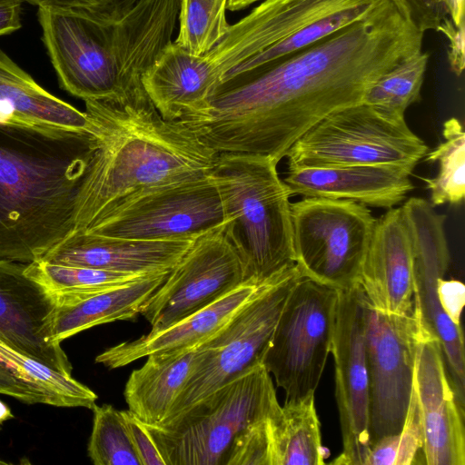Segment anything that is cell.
<instances>
[{
    "instance_id": "obj_22",
    "label": "cell",
    "mask_w": 465,
    "mask_h": 465,
    "mask_svg": "<svg viewBox=\"0 0 465 465\" xmlns=\"http://www.w3.org/2000/svg\"><path fill=\"white\" fill-rule=\"evenodd\" d=\"M262 282L246 280L214 302L162 331H150L136 340L108 348L96 356L95 361L116 369L150 354L196 348L223 326L252 298Z\"/></svg>"
},
{
    "instance_id": "obj_16",
    "label": "cell",
    "mask_w": 465,
    "mask_h": 465,
    "mask_svg": "<svg viewBox=\"0 0 465 465\" xmlns=\"http://www.w3.org/2000/svg\"><path fill=\"white\" fill-rule=\"evenodd\" d=\"M331 353L342 451L333 464L365 465L370 450L364 300L359 285L339 290Z\"/></svg>"
},
{
    "instance_id": "obj_28",
    "label": "cell",
    "mask_w": 465,
    "mask_h": 465,
    "mask_svg": "<svg viewBox=\"0 0 465 465\" xmlns=\"http://www.w3.org/2000/svg\"><path fill=\"white\" fill-rule=\"evenodd\" d=\"M0 361L28 384L44 404L92 409L97 395L73 376L57 372L0 339Z\"/></svg>"
},
{
    "instance_id": "obj_43",
    "label": "cell",
    "mask_w": 465,
    "mask_h": 465,
    "mask_svg": "<svg viewBox=\"0 0 465 465\" xmlns=\"http://www.w3.org/2000/svg\"><path fill=\"white\" fill-rule=\"evenodd\" d=\"M262 0H227V8L231 11H239Z\"/></svg>"
},
{
    "instance_id": "obj_37",
    "label": "cell",
    "mask_w": 465,
    "mask_h": 465,
    "mask_svg": "<svg viewBox=\"0 0 465 465\" xmlns=\"http://www.w3.org/2000/svg\"><path fill=\"white\" fill-rule=\"evenodd\" d=\"M416 26L425 33L437 30L439 25L449 17L440 0H402Z\"/></svg>"
},
{
    "instance_id": "obj_39",
    "label": "cell",
    "mask_w": 465,
    "mask_h": 465,
    "mask_svg": "<svg viewBox=\"0 0 465 465\" xmlns=\"http://www.w3.org/2000/svg\"><path fill=\"white\" fill-rule=\"evenodd\" d=\"M437 294L444 313L457 325H460V315L465 302V286L457 280L440 278Z\"/></svg>"
},
{
    "instance_id": "obj_14",
    "label": "cell",
    "mask_w": 465,
    "mask_h": 465,
    "mask_svg": "<svg viewBox=\"0 0 465 465\" xmlns=\"http://www.w3.org/2000/svg\"><path fill=\"white\" fill-rule=\"evenodd\" d=\"M402 209L412 242L413 313L420 325L440 341L450 381L464 409V336L461 326L444 313L437 294L438 282L444 278L450 264L444 231L446 217L419 197L410 198Z\"/></svg>"
},
{
    "instance_id": "obj_35",
    "label": "cell",
    "mask_w": 465,
    "mask_h": 465,
    "mask_svg": "<svg viewBox=\"0 0 465 465\" xmlns=\"http://www.w3.org/2000/svg\"><path fill=\"white\" fill-rule=\"evenodd\" d=\"M38 8L77 13L99 22L113 23L124 16L139 0H26Z\"/></svg>"
},
{
    "instance_id": "obj_7",
    "label": "cell",
    "mask_w": 465,
    "mask_h": 465,
    "mask_svg": "<svg viewBox=\"0 0 465 465\" xmlns=\"http://www.w3.org/2000/svg\"><path fill=\"white\" fill-rule=\"evenodd\" d=\"M301 277L295 264L264 280L223 326L196 347L190 378L161 425L230 381L263 364L281 312Z\"/></svg>"
},
{
    "instance_id": "obj_25",
    "label": "cell",
    "mask_w": 465,
    "mask_h": 465,
    "mask_svg": "<svg viewBox=\"0 0 465 465\" xmlns=\"http://www.w3.org/2000/svg\"><path fill=\"white\" fill-rule=\"evenodd\" d=\"M0 123L89 130L84 112L39 85L0 49Z\"/></svg>"
},
{
    "instance_id": "obj_18",
    "label": "cell",
    "mask_w": 465,
    "mask_h": 465,
    "mask_svg": "<svg viewBox=\"0 0 465 465\" xmlns=\"http://www.w3.org/2000/svg\"><path fill=\"white\" fill-rule=\"evenodd\" d=\"M414 386L423 427L425 463L464 465V409L450 381L440 341L420 325Z\"/></svg>"
},
{
    "instance_id": "obj_20",
    "label": "cell",
    "mask_w": 465,
    "mask_h": 465,
    "mask_svg": "<svg viewBox=\"0 0 465 465\" xmlns=\"http://www.w3.org/2000/svg\"><path fill=\"white\" fill-rule=\"evenodd\" d=\"M291 195L342 199L390 209L413 189L412 169L396 164L288 168Z\"/></svg>"
},
{
    "instance_id": "obj_4",
    "label": "cell",
    "mask_w": 465,
    "mask_h": 465,
    "mask_svg": "<svg viewBox=\"0 0 465 465\" xmlns=\"http://www.w3.org/2000/svg\"><path fill=\"white\" fill-rule=\"evenodd\" d=\"M387 0H262L204 54L219 78L256 74L361 19ZM218 85V86H219Z\"/></svg>"
},
{
    "instance_id": "obj_27",
    "label": "cell",
    "mask_w": 465,
    "mask_h": 465,
    "mask_svg": "<svg viewBox=\"0 0 465 465\" xmlns=\"http://www.w3.org/2000/svg\"><path fill=\"white\" fill-rule=\"evenodd\" d=\"M270 465H323L326 450L314 394L285 401L267 418Z\"/></svg>"
},
{
    "instance_id": "obj_21",
    "label": "cell",
    "mask_w": 465,
    "mask_h": 465,
    "mask_svg": "<svg viewBox=\"0 0 465 465\" xmlns=\"http://www.w3.org/2000/svg\"><path fill=\"white\" fill-rule=\"evenodd\" d=\"M193 240H131L78 231L40 261L122 273L148 274L172 270Z\"/></svg>"
},
{
    "instance_id": "obj_38",
    "label": "cell",
    "mask_w": 465,
    "mask_h": 465,
    "mask_svg": "<svg viewBox=\"0 0 465 465\" xmlns=\"http://www.w3.org/2000/svg\"><path fill=\"white\" fill-rule=\"evenodd\" d=\"M436 31L441 33L447 38L449 64L451 71L460 76L465 65L464 25H456L450 17H447Z\"/></svg>"
},
{
    "instance_id": "obj_1",
    "label": "cell",
    "mask_w": 465,
    "mask_h": 465,
    "mask_svg": "<svg viewBox=\"0 0 465 465\" xmlns=\"http://www.w3.org/2000/svg\"><path fill=\"white\" fill-rule=\"evenodd\" d=\"M424 33L402 0L381 7L273 66L220 84L179 121L220 153L270 156L329 114L362 102L368 88L422 49Z\"/></svg>"
},
{
    "instance_id": "obj_24",
    "label": "cell",
    "mask_w": 465,
    "mask_h": 465,
    "mask_svg": "<svg viewBox=\"0 0 465 465\" xmlns=\"http://www.w3.org/2000/svg\"><path fill=\"white\" fill-rule=\"evenodd\" d=\"M170 271L149 273L101 292L56 294L54 340L61 343L92 327L136 317Z\"/></svg>"
},
{
    "instance_id": "obj_15",
    "label": "cell",
    "mask_w": 465,
    "mask_h": 465,
    "mask_svg": "<svg viewBox=\"0 0 465 465\" xmlns=\"http://www.w3.org/2000/svg\"><path fill=\"white\" fill-rule=\"evenodd\" d=\"M37 15L43 42L63 89L87 101L121 97L133 85L107 54L104 36L109 23L62 10L38 8Z\"/></svg>"
},
{
    "instance_id": "obj_6",
    "label": "cell",
    "mask_w": 465,
    "mask_h": 465,
    "mask_svg": "<svg viewBox=\"0 0 465 465\" xmlns=\"http://www.w3.org/2000/svg\"><path fill=\"white\" fill-rule=\"evenodd\" d=\"M280 407L272 375L261 364L169 422L148 426L166 465H227L242 436Z\"/></svg>"
},
{
    "instance_id": "obj_42",
    "label": "cell",
    "mask_w": 465,
    "mask_h": 465,
    "mask_svg": "<svg viewBox=\"0 0 465 465\" xmlns=\"http://www.w3.org/2000/svg\"><path fill=\"white\" fill-rule=\"evenodd\" d=\"M449 17L456 25H464L465 0H440Z\"/></svg>"
},
{
    "instance_id": "obj_33",
    "label": "cell",
    "mask_w": 465,
    "mask_h": 465,
    "mask_svg": "<svg viewBox=\"0 0 465 465\" xmlns=\"http://www.w3.org/2000/svg\"><path fill=\"white\" fill-rule=\"evenodd\" d=\"M88 456L94 465H141L121 411L109 404L92 408Z\"/></svg>"
},
{
    "instance_id": "obj_32",
    "label": "cell",
    "mask_w": 465,
    "mask_h": 465,
    "mask_svg": "<svg viewBox=\"0 0 465 465\" xmlns=\"http://www.w3.org/2000/svg\"><path fill=\"white\" fill-rule=\"evenodd\" d=\"M25 272L55 295L101 292L146 275L54 264L44 261L27 263Z\"/></svg>"
},
{
    "instance_id": "obj_9",
    "label": "cell",
    "mask_w": 465,
    "mask_h": 465,
    "mask_svg": "<svg viewBox=\"0 0 465 465\" xmlns=\"http://www.w3.org/2000/svg\"><path fill=\"white\" fill-rule=\"evenodd\" d=\"M375 220L366 205L349 200L291 203L294 260L302 276L340 290L359 285Z\"/></svg>"
},
{
    "instance_id": "obj_41",
    "label": "cell",
    "mask_w": 465,
    "mask_h": 465,
    "mask_svg": "<svg viewBox=\"0 0 465 465\" xmlns=\"http://www.w3.org/2000/svg\"><path fill=\"white\" fill-rule=\"evenodd\" d=\"M26 0H0V36L21 28V14Z\"/></svg>"
},
{
    "instance_id": "obj_13",
    "label": "cell",
    "mask_w": 465,
    "mask_h": 465,
    "mask_svg": "<svg viewBox=\"0 0 465 465\" xmlns=\"http://www.w3.org/2000/svg\"><path fill=\"white\" fill-rule=\"evenodd\" d=\"M363 300L371 444L401 429L413 386L420 324L413 310L403 315L384 313L364 295Z\"/></svg>"
},
{
    "instance_id": "obj_26",
    "label": "cell",
    "mask_w": 465,
    "mask_h": 465,
    "mask_svg": "<svg viewBox=\"0 0 465 465\" xmlns=\"http://www.w3.org/2000/svg\"><path fill=\"white\" fill-rule=\"evenodd\" d=\"M196 348L150 354L130 374L124 391L128 411L149 425H161L194 366Z\"/></svg>"
},
{
    "instance_id": "obj_40",
    "label": "cell",
    "mask_w": 465,
    "mask_h": 465,
    "mask_svg": "<svg viewBox=\"0 0 465 465\" xmlns=\"http://www.w3.org/2000/svg\"><path fill=\"white\" fill-rule=\"evenodd\" d=\"M0 394L11 396L25 403H43L28 384L18 379L14 372L0 361Z\"/></svg>"
},
{
    "instance_id": "obj_30",
    "label": "cell",
    "mask_w": 465,
    "mask_h": 465,
    "mask_svg": "<svg viewBox=\"0 0 465 465\" xmlns=\"http://www.w3.org/2000/svg\"><path fill=\"white\" fill-rule=\"evenodd\" d=\"M444 142L426 153V161L439 163L433 178H423L433 206L459 204L465 195V134L460 122L452 117L443 124Z\"/></svg>"
},
{
    "instance_id": "obj_10",
    "label": "cell",
    "mask_w": 465,
    "mask_h": 465,
    "mask_svg": "<svg viewBox=\"0 0 465 465\" xmlns=\"http://www.w3.org/2000/svg\"><path fill=\"white\" fill-rule=\"evenodd\" d=\"M339 290L301 277L276 323L263 365L285 401L314 394L331 351Z\"/></svg>"
},
{
    "instance_id": "obj_23",
    "label": "cell",
    "mask_w": 465,
    "mask_h": 465,
    "mask_svg": "<svg viewBox=\"0 0 465 465\" xmlns=\"http://www.w3.org/2000/svg\"><path fill=\"white\" fill-rule=\"evenodd\" d=\"M143 88L167 121L201 109L219 85L204 56H196L171 42L142 76Z\"/></svg>"
},
{
    "instance_id": "obj_2",
    "label": "cell",
    "mask_w": 465,
    "mask_h": 465,
    "mask_svg": "<svg viewBox=\"0 0 465 465\" xmlns=\"http://www.w3.org/2000/svg\"><path fill=\"white\" fill-rule=\"evenodd\" d=\"M91 127L0 123V260L38 262L86 229Z\"/></svg>"
},
{
    "instance_id": "obj_36",
    "label": "cell",
    "mask_w": 465,
    "mask_h": 465,
    "mask_svg": "<svg viewBox=\"0 0 465 465\" xmlns=\"http://www.w3.org/2000/svg\"><path fill=\"white\" fill-rule=\"evenodd\" d=\"M141 465H166L148 424L130 411H121Z\"/></svg>"
},
{
    "instance_id": "obj_19",
    "label": "cell",
    "mask_w": 465,
    "mask_h": 465,
    "mask_svg": "<svg viewBox=\"0 0 465 465\" xmlns=\"http://www.w3.org/2000/svg\"><path fill=\"white\" fill-rule=\"evenodd\" d=\"M359 287L369 304L381 312H412V242L402 206L390 208L375 220Z\"/></svg>"
},
{
    "instance_id": "obj_17",
    "label": "cell",
    "mask_w": 465,
    "mask_h": 465,
    "mask_svg": "<svg viewBox=\"0 0 465 465\" xmlns=\"http://www.w3.org/2000/svg\"><path fill=\"white\" fill-rule=\"evenodd\" d=\"M26 264L0 260V339L72 376V364L53 338L56 295L25 273Z\"/></svg>"
},
{
    "instance_id": "obj_44",
    "label": "cell",
    "mask_w": 465,
    "mask_h": 465,
    "mask_svg": "<svg viewBox=\"0 0 465 465\" xmlns=\"http://www.w3.org/2000/svg\"><path fill=\"white\" fill-rule=\"evenodd\" d=\"M13 418L14 414L12 413L9 407L2 401H0V424Z\"/></svg>"
},
{
    "instance_id": "obj_12",
    "label": "cell",
    "mask_w": 465,
    "mask_h": 465,
    "mask_svg": "<svg viewBox=\"0 0 465 465\" xmlns=\"http://www.w3.org/2000/svg\"><path fill=\"white\" fill-rule=\"evenodd\" d=\"M247 280V261L232 221L195 238L142 306L150 331L210 305Z\"/></svg>"
},
{
    "instance_id": "obj_45",
    "label": "cell",
    "mask_w": 465,
    "mask_h": 465,
    "mask_svg": "<svg viewBox=\"0 0 465 465\" xmlns=\"http://www.w3.org/2000/svg\"><path fill=\"white\" fill-rule=\"evenodd\" d=\"M0 426H1V424H0Z\"/></svg>"
},
{
    "instance_id": "obj_5",
    "label": "cell",
    "mask_w": 465,
    "mask_h": 465,
    "mask_svg": "<svg viewBox=\"0 0 465 465\" xmlns=\"http://www.w3.org/2000/svg\"><path fill=\"white\" fill-rule=\"evenodd\" d=\"M278 163L265 155L220 153L210 173L244 250L247 280L262 282L295 265L292 195Z\"/></svg>"
},
{
    "instance_id": "obj_11",
    "label": "cell",
    "mask_w": 465,
    "mask_h": 465,
    "mask_svg": "<svg viewBox=\"0 0 465 465\" xmlns=\"http://www.w3.org/2000/svg\"><path fill=\"white\" fill-rule=\"evenodd\" d=\"M228 221L209 174L133 193L84 232L144 241L195 239Z\"/></svg>"
},
{
    "instance_id": "obj_34",
    "label": "cell",
    "mask_w": 465,
    "mask_h": 465,
    "mask_svg": "<svg viewBox=\"0 0 465 465\" xmlns=\"http://www.w3.org/2000/svg\"><path fill=\"white\" fill-rule=\"evenodd\" d=\"M423 448V427L414 386L403 424L399 432L372 442L365 465H411Z\"/></svg>"
},
{
    "instance_id": "obj_3",
    "label": "cell",
    "mask_w": 465,
    "mask_h": 465,
    "mask_svg": "<svg viewBox=\"0 0 465 465\" xmlns=\"http://www.w3.org/2000/svg\"><path fill=\"white\" fill-rule=\"evenodd\" d=\"M84 103L96 139L86 186L87 229L133 193L213 169L218 153L179 120H164L142 81L121 97Z\"/></svg>"
},
{
    "instance_id": "obj_8",
    "label": "cell",
    "mask_w": 465,
    "mask_h": 465,
    "mask_svg": "<svg viewBox=\"0 0 465 465\" xmlns=\"http://www.w3.org/2000/svg\"><path fill=\"white\" fill-rule=\"evenodd\" d=\"M428 147L407 125L360 103L334 111L286 153L288 168L396 164L414 169Z\"/></svg>"
},
{
    "instance_id": "obj_31",
    "label": "cell",
    "mask_w": 465,
    "mask_h": 465,
    "mask_svg": "<svg viewBox=\"0 0 465 465\" xmlns=\"http://www.w3.org/2000/svg\"><path fill=\"white\" fill-rule=\"evenodd\" d=\"M226 8L227 0H180L174 43L196 56L208 54L229 29Z\"/></svg>"
},
{
    "instance_id": "obj_29",
    "label": "cell",
    "mask_w": 465,
    "mask_h": 465,
    "mask_svg": "<svg viewBox=\"0 0 465 465\" xmlns=\"http://www.w3.org/2000/svg\"><path fill=\"white\" fill-rule=\"evenodd\" d=\"M429 57L421 49L399 62L368 88L361 103L389 120L405 121L407 108L420 100Z\"/></svg>"
}]
</instances>
